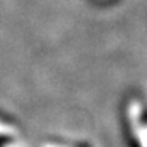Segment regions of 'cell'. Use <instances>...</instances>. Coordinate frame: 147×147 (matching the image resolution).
I'll return each instance as SVG.
<instances>
[{
	"label": "cell",
	"mask_w": 147,
	"mask_h": 147,
	"mask_svg": "<svg viewBox=\"0 0 147 147\" xmlns=\"http://www.w3.org/2000/svg\"><path fill=\"white\" fill-rule=\"evenodd\" d=\"M12 143V138L11 137H5V135H0V147H3L6 144Z\"/></svg>",
	"instance_id": "1"
}]
</instances>
